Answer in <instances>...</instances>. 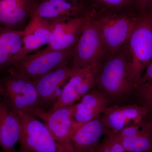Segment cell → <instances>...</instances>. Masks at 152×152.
I'll return each instance as SVG.
<instances>
[{
  "mask_svg": "<svg viewBox=\"0 0 152 152\" xmlns=\"http://www.w3.org/2000/svg\"><path fill=\"white\" fill-rule=\"evenodd\" d=\"M129 69L134 88H137L147 66L152 61V14L138 17L127 41Z\"/></svg>",
  "mask_w": 152,
  "mask_h": 152,
  "instance_id": "cell-1",
  "label": "cell"
},
{
  "mask_svg": "<svg viewBox=\"0 0 152 152\" xmlns=\"http://www.w3.org/2000/svg\"><path fill=\"white\" fill-rule=\"evenodd\" d=\"M109 59L99 67L96 82L110 96L118 97L130 92L134 88L129 69L128 47Z\"/></svg>",
  "mask_w": 152,
  "mask_h": 152,
  "instance_id": "cell-2",
  "label": "cell"
},
{
  "mask_svg": "<svg viewBox=\"0 0 152 152\" xmlns=\"http://www.w3.org/2000/svg\"><path fill=\"white\" fill-rule=\"evenodd\" d=\"M72 48L62 50L47 48L33 54H28L5 73L34 80L69 64Z\"/></svg>",
  "mask_w": 152,
  "mask_h": 152,
  "instance_id": "cell-3",
  "label": "cell"
},
{
  "mask_svg": "<svg viewBox=\"0 0 152 152\" xmlns=\"http://www.w3.org/2000/svg\"><path fill=\"white\" fill-rule=\"evenodd\" d=\"M17 113L21 125L18 152H70L58 143L44 123L32 114Z\"/></svg>",
  "mask_w": 152,
  "mask_h": 152,
  "instance_id": "cell-4",
  "label": "cell"
},
{
  "mask_svg": "<svg viewBox=\"0 0 152 152\" xmlns=\"http://www.w3.org/2000/svg\"><path fill=\"white\" fill-rule=\"evenodd\" d=\"M106 50L103 38L93 15L73 47L70 60L71 68L76 70L99 62Z\"/></svg>",
  "mask_w": 152,
  "mask_h": 152,
  "instance_id": "cell-5",
  "label": "cell"
},
{
  "mask_svg": "<svg viewBox=\"0 0 152 152\" xmlns=\"http://www.w3.org/2000/svg\"><path fill=\"white\" fill-rule=\"evenodd\" d=\"M137 18L126 13H107L94 18L107 50L113 55L127 41Z\"/></svg>",
  "mask_w": 152,
  "mask_h": 152,
  "instance_id": "cell-6",
  "label": "cell"
},
{
  "mask_svg": "<svg viewBox=\"0 0 152 152\" xmlns=\"http://www.w3.org/2000/svg\"><path fill=\"white\" fill-rule=\"evenodd\" d=\"M99 63V62L86 67L76 70L63 88L55 103L47 111L73 105L76 101L91 91L96 83Z\"/></svg>",
  "mask_w": 152,
  "mask_h": 152,
  "instance_id": "cell-7",
  "label": "cell"
},
{
  "mask_svg": "<svg viewBox=\"0 0 152 152\" xmlns=\"http://www.w3.org/2000/svg\"><path fill=\"white\" fill-rule=\"evenodd\" d=\"M93 16V14L89 12L81 17H58L48 19L53 39L47 48L57 50L73 47Z\"/></svg>",
  "mask_w": 152,
  "mask_h": 152,
  "instance_id": "cell-8",
  "label": "cell"
},
{
  "mask_svg": "<svg viewBox=\"0 0 152 152\" xmlns=\"http://www.w3.org/2000/svg\"><path fill=\"white\" fill-rule=\"evenodd\" d=\"M75 110V104L53 111L41 109L34 115L42 120L55 140L70 152H74L71 138Z\"/></svg>",
  "mask_w": 152,
  "mask_h": 152,
  "instance_id": "cell-9",
  "label": "cell"
},
{
  "mask_svg": "<svg viewBox=\"0 0 152 152\" xmlns=\"http://www.w3.org/2000/svg\"><path fill=\"white\" fill-rule=\"evenodd\" d=\"M68 64L33 80L40 107L44 110H48L52 107L61 94V91H59L61 87L75 71Z\"/></svg>",
  "mask_w": 152,
  "mask_h": 152,
  "instance_id": "cell-10",
  "label": "cell"
},
{
  "mask_svg": "<svg viewBox=\"0 0 152 152\" xmlns=\"http://www.w3.org/2000/svg\"><path fill=\"white\" fill-rule=\"evenodd\" d=\"M149 111L144 106L108 107L102 118L105 134L115 135L123 129L138 123L147 115Z\"/></svg>",
  "mask_w": 152,
  "mask_h": 152,
  "instance_id": "cell-11",
  "label": "cell"
},
{
  "mask_svg": "<svg viewBox=\"0 0 152 152\" xmlns=\"http://www.w3.org/2000/svg\"><path fill=\"white\" fill-rule=\"evenodd\" d=\"M40 0H0V25L23 31Z\"/></svg>",
  "mask_w": 152,
  "mask_h": 152,
  "instance_id": "cell-12",
  "label": "cell"
},
{
  "mask_svg": "<svg viewBox=\"0 0 152 152\" xmlns=\"http://www.w3.org/2000/svg\"><path fill=\"white\" fill-rule=\"evenodd\" d=\"M23 37V31H14L0 25V73H5L26 56Z\"/></svg>",
  "mask_w": 152,
  "mask_h": 152,
  "instance_id": "cell-13",
  "label": "cell"
},
{
  "mask_svg": "<svg viewBox=\"0 0 152 152\" xmlns=\"http://www.w3.org/2000/svg\"><path fill=\"white\" fill-rule=\"evenodd\" d=\"M126 151L152 152V121L143 119L114 135Z\"/></svg>",
  "mask_w": 152,
  "mask_h": 152,
  "instance_id": "cell-14",
  "label": "cell"
},
{
  "mask_svg": "<svg viewBox=\"0 0 152 152\" xmlns=\"http://www.w3.org/2000/svg\"><path fill=\"white\" fill-rule=\"evenodd\" d=\"M109 101L98 91H90L75 104L73 117V134L86 123L99 118L108 107Z\"/></svg>",
  "mask_w": 152,
  "mask_h": 152,
  "instance_id": "cell-15",
  "label": "cell"
},
{
  "mask_svg": "<svg viewBox=\"0 0 152 152\" xmlns=\"http://www.w3.org/2000/svg\"><path fill=\"white\" fill-rule=\"evenodd\" d=\"M21 125L18 114L9 107L0 96V147L3 152H16Z\"/></svg>",
  "mask_w": 152,
  "mask_h": 152,
  "instance_id": "cell-16",
  "label": "cell"
},
{
  "mask_svg": "<svg viewBox=\"0 0 152 152\" xmlns=\"http://www.w3.org/2000/svg\"><path fill=\"white\" fill-rule=\"evenodd\" d=\"M53 39L48 20L42 18L33 10L23 31V44L25 56L42 46L49 45Z\"/></svg>",
  "mask_w": 152,
  "mask_h": 152,
  "instance_id": "cell-17",
  "label": "cell"
},
{
  "mask_svg": "<svg viewBox=\"0 0 152 152\" xmlns=\"http://www.w3.org/2000/svg\"><path fill=\"white\" fill-rule=\"evenodd\" d=\"M34 10L39 16L46 19L76 18L89 12L86 4L81 0H40Z\"/></svg>",
  "mask_w": 152,
  "mask_h": 152,
  "instance_id": "cell-18",
  "label": "cell"
},
{
  "mask_svg": "<svg viewBox=\"0 0 152 152\" xmlns=\"http://www.w3.org/2000/svg\"><path fill=\"white\" fill-rule=\"evenodd\" d=\"M105 134L102 118L93 120L82 126L71 138L74 152H96L101 137Z\"/></svg>",
  "mask_w": 152,
  "mask_h": 152,
  "instance_id": "cell-19",
  "label": "cell"
},
{
  "mask_svg": "<svg viewBox=\"0 0 152 152\" xmlns=\"http://www.w3.org/2000/svg\"><path fill=\"white\" fill-rule=\"evenodd\" d=\"M3 98L9 107L16 112H27L34 115L41 109L35 86L31 79L25 88L17 94Z\"/></svg>",
  "mask_w": 152,
  "mask_h": 152,
  "instance_id": "cell-20",
  "label": "cell"
},
{
  "mask_svg": "<svg viewBox=\"0 0 152 152\" xmlns=\"http://www.w3.org/2000/svg\"><path fill=\"white\" fill-rule=\"evenodd\" d=\"M137 88L144 107L152 108V61L147 66Z\"/></svg>",
  "mask_w": 152,
  "mask_h": 152,
  "instance_id": "cell-21",
  "label": "cell"
},
{
  "mask_svg": "<svg viewBox=\"0 0 152 152\" xmlns=\"http://www.w3.org/2000/svg\"><path fill=\"white\" fill-rule=\"evenodd\" d=\"M96 152H126L124 147L113 135H106Z\"/></svg>",
  "mask_w": 152,
  "mask_h": 152,
  "instance_id": "cell-22",
  "label": "cell"
},
{
  "mask_svg": "<svg viewBox=\"0 0 152 152\" xmlns=\"http://www.w3.org/2000/svg\"><path fill=\"white\" fill-rule=\"evenodd\" d=\"M94 2L108 8L120 9L132 4L135 0H92Z\"/></svg>",
  "mask_w": 152,
  "mask_h": 152,
  "instance_id": "cell-23",
  "label": "cell"
},
{
  "mask_svg": "<svg viewBox=\"0 0 152 152\" xmlns=\"http://www.w3.org/2000/svg\"><path fill=\"white\" fill-rule=\"evenodd\" d=\"M139 7L142 12H145L151 5L152 0H137Z\"/></svg>",
  "mask_w": 152,
  "mask_h": 152,
  "instance_id": "cell-24",
  "label": "cell"
},
{
  "mask_svg": "<svg viewBox=\"0 0 152 152\" xmlns=\"http://www.w3.org/2000/svg\"><path fill=\"white\" fill-rule=\"evenodd\" d=\"M3 94H4V90H3L2 81L1 78H0V96H3Z\"/></svg>",
  "mask_w": 152,
  "mask_h": 152,
  "instance_id": "cell-25",
  "label": "cell"
},
{
  "mask_svg": "<svg viewBox=\"0 0 152 152\" xmlns=\"http://www.w3.org/2000/svg\"><path fill=\"white\" fill-rule=\"evenodd\" d=\"M126 152H128V151H126Z\"/></svg>",
  "mask_w": 152,
  "mask_h": 152,
  "instance_id": "cell-26",
  "label": "cell"
},
{
  "mask_svg": "<svg viewBox=\"0 0 152 152\" xmlns=\"http://www.w3.org/2000/svg\"><path fill=\"white\" fill-rule=\"evenodd\" d=\"M0 148H1V147H0Z\"/></svg>",
  "mask_w": 152,
  "mask_h": 152,
  "instance_id": "cell-27",
  "label": "cell"
}]
</instances>
